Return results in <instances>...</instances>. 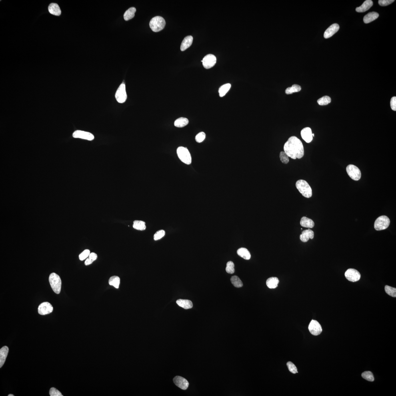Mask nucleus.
<instances>
[{
    "instance_id": "20",
    "label": "nucleus",
    "mask_w": 396,
    "mask_h": 396,
    "mask_svg": "<svg viewBox=\"0 0 396 396\" xmlns=\"http://www.w3.org/2000/svg\"><path fill=\"white\" fill-rule=\"evenodd\" d=\"M9 349L8 347L5 346L2 347L0 350V367H1L4 364L7 359Z\"/></svg>"
},
{
    "instance_id": "14",
    "label": "nucleus",
    "mask_w": 396,
    "mask_h": 396,
    "mask_svg": "<svg viewBox=\"0 0 396 396\" xmlns=\"http://www.w3.org/2000/svg\"><path fill=\"white\" fill-rule=\"evenodd\" d=\"M174 382L177 386L183 390L187 389L189 385V383L187 380L179 376L174 377Z\"/></svg>"
},
{
    "instance_id": "42",
    "label": "nucleus",
    "mask_w": 396,
    "mask_h": 396,
    "mask_svg": "<svg viewBox=\"0 0 396 396\" xmlns=\"http://www.w3.org/2000/svg\"><path fill=\"white\" fill-rule=\"evenodd\" d=\"M90 253V252L89 250H85V251H84L82 253L80 254L79 255V259L81 261H83V260L86 259L87 257H89Z\"/></svg>"
},
{
    "instance_id": "1",
    "label": "nucleus",
    "mask_w": 396,
    "mask_h": 396,
    "mask_svg": "<svg viewBox=\"0 0 396 396\" xmlns=\"http://www.w3.org/2000/svg\"><path fill=\"white\" fill-rule=\"evenodd\" d=\"M284 149L288 156L293 159H301L304 155L303 143L295 136L289 138L284 145Z\"/></svg>"
},
{
    "instance_id": "7",
    "label": "nucleus",
    "mask_w": 396,
    "mask_h": 396,
    "mask_svg": "<svg viewBox=\"0 0 396 396\" xmlns=\"http://www.w3.org/2000/svg\"><path fill=\"white\" fill-rule=\"evenodd\" d=\"M115 98L119 103H125L127 99L125 84L122 83L119 86L115 94Z\"/></svg>"
},
{
    "instance_id": "24",
    "label": "nucleus",
    "mask_w": 396,
    "mask_h": 396,
    "mask_svg": "<svg viewBox=\"0 0 396 396\" xmlns=\"http://www.w3.org/2000/svg\"><path fill=\"white\" fill-rule=\"evenodd\" d=\"M379 14L375 12H372L367 14L363 18V21L366 24L369 23L377 19Z\"/></svg>"
},
{
    "instance_id": "36",
    "label": "nucleus",
    "mask_w": 396,
    "mask_h": 396,
    "mask_svg": "<svg viewBox=\"0 0 396 396\" xmlns=\"http://www.w3.org/2000/svg\"><path fill=\"white\" fill-rule=\"evenodd\" d=\"M386 293L391 297H396V289L395 288L392 287L388 285H386L385 287Z\"/></svg>"
},
{
    "instance_id": "22",
    "label": "nucleus",
    "mask_w": 396,
    "mask_h": 396,
    "mask_svg": "<svg viewBox=\"0 0 396 396\" xmlns=\"http://www.w3.org/2000/svg\"><path fill=\"white\" fill-rule=\"evenodd\" d=\"M300 224L302 227L309 228H312L315 226L313 220L305 217L301 218Z\"/></svg>"
},
{
    "instance_id": "15",
    "label": "nucleus",
    "mask_w": 396,
    "mask_h": 396,
    "mask_svg": "<svg viewBox=\"0 0 396 396\" xmlns=\"http://www.w3.org/2000/svg\"><path fill=\"white\" fill-rule=\"evenodd\" d=\"M311 130L309 127L304 128L301 131L302 138L307 143H309L312 141L313 137Z\"/></svg>"
},
{
    "instance_id": "45",
    "label": "nucleus",
    "mask_w": 396,
    "mask_h": 396,
    "mask_svg": "<svg viewBox=\"0 0 396 396\" xmlns=\"http://www.w3.org/2000/svg\"><path fill=\"white\" fill-rule=\"evenodd\" d=\"M390 105L391 109L394 111H396V97H394L391 98L390 102Z\"/></svg>"
},
{
    "instance_id": "41",
    "label": "nucleus",
    "mask_w": 396,
    "mask_h": 396,
    "mask_svg": "<svg viewBox=\"0 0 396 396\" xmlns=\"http://www.w3.org/2000/svg\"><path fill=\"white\" fill-rule=\"evenodd\" d=\"M165 235V232L164 230H161L157 232L154 235V239L155 241L161 239Z\"/></svg>"
},
{
    "instance_id": "40",
    "label": "nucleus",
    "mask_w": 396,
    "mask_h": 396,
    "mask_svg": "<svg viewBox=\"0 0 396 396\" xmlns=\"http://www.w3.org/2000/svg\"><path fill=\"white\" fill-rule=\"evenodd\" d=\"M287 366L290 372L293 374L298 373L297 368L295 365L291 362H288L287 363Z\"/></svg>"
},
{
    "instance_id": "13",
    "label": "nucleus",
    "mask_w": 396,
    "mask_h": 396,
    "mask_svg": "<svg viewBox=\"0 0 396 396\" xmlns=\"http://www.w3.org/2000/svg\"><path fill=\"white\" fill-rule=\"evenodd\" d=\"M73 137L77 139H80L87 140L89 141H92L95 139V137L92 134L81 130H77L73 134Z\"/></svg>"
},
{
    "instance_id": "46",
    "label": "nucleus",
    "mask_w": 396,
    "mask_h": 396,
    "mask_svg": "<svg viewBox=\"0 0 396 396\" xmlns=\"http://www.w3.org/2000/svg\"><path fill=\"white\" fill-rule=\"evenodd\" d=\"M89 257L90 259L91 260H92L93 261H94L97 259V254L92 253H90Z\"/></svg>"
},
{
    "instance_id": "9",
    "label": "nucleus",
    "mask_w": 396,
    "mask_h": 396,
    "mask_svg": "<svg viewBox=\"0 0 396 396\" xmlns=\"http://www.w3.org/2000/svg\"><path fill=\"white\" fill-rule=\"evenodd\" d=\"M346 279L351 282H355L359 281L361 278V274L357 270L353 269H348L345 273Z\"/></svg>"
},
{
    "instance_id": "34",
    "label": "nucleus",
    "mask_w": 396,
    "mask_h": 396,
    "mask_svg": "<svg viewBox=\"0 0 396 396\" xmlns=\"http://www.w3.org/2000/svg\"><path fill=\"white\" fill-rule=\"evenodd\" d=\"M331 98L328 96H325L318 100L317 103L320 105H325L331 103Z\"/></svg>"
},
{
    "instance_id": "48",
    "label": "nucleus",
    "mask_w": 396,
    "mask_h": 396,
    "mask_svg": "<svg viewBox=\"0 0 396 396\" xmlns=\"http://www.w3.org/2000/svg\"><path fill=\"white\" fill-rule=\"evenodd\" d=\"M8 396H14V395L13 394H9L8 395Z\"/></svg>"
},
{
    "instance_id": "44",
    "label": "nucleus",
    "mask_w": 396,
    "mask_h": 396,
    "mask_svg": "<svg viewBox=\"0 0 396 396\" xmlns=\"http://www.w3.org/2000/svg\"><path fill=\"white\" fill-rule=\"evenodd\" d=\"M394 2V0H379L378 2L380 6L385 7L391 4Z\"/></svg>"
},
{
    "instance_id": "32",
    "label": "nucleus",
    "mask_w": 396,
    "mask_h": 396,
    "mask_svg": "<svg viewBox=\"0 0 396 396\" xmlns=\"http://www.w3.org/2000/svg\"><path fill=\"white\" fill-rule=\"evenodd\" d=\"M301 86L297 85H293L291 87H288L285 90V93L287 95H291L294 93L298 92L301 90Z\"/></svg>"
},
{
    "instance_id": "33",
    "label": "nucleus",
    "mask_w": 396,
    "mask_h": 396,
    "mask_svg": "<svg viewBox=\"0 0 396 396\" xmlns=\"http://www.w3.org/2000/svg\"><path fill=\"white\" fill-rule=\"evenodd\" d=\"M231 283L235 287L240 288L243 287V283L237 276H233L231 277Z\"/></svg>"
},
{
    "instance_id": "38",
    "label": "nucleus",
    "mask_w": 396,
    "mask_h": 396,
    "mask_svg": "<svg viewBox=\"0 0 396 396\" xmlns=\"http://www.w3.org/2000/svg\"><path fill=\"white\" fill-rule=\"evenodd\" d=\"M280 159L282 162L285 164L288 163L289 162V157L284 152H281L279 155Z\"/></svg>"
},
{
    "instance_id": "19",
    "label": "nucleus",
    "mask_w": 396,
    "mask_h": 396,
    "mask_svg": "<svg viewBox=\"0 0 396 396\" xmlns=\"http://www.w3.org/2000/svg\"><path fill=\"white\" fill-rule=\"evenodd\" d=\"M193 41V37L192 36H188L186 37L182 42L181 46V51H184L188 48L192 44Z\"/></svg>"
},
{
    "instance_id": "30",
    "label": "nucleus",
    "mask_w": 396,
    "mask_h": 396,
    "mask_svg": "<svg viewBox=\"0 0 396 396\" xmlns=\"http://www.w3.org/2000/svg\"><path fill=\"white\" fill-rule=\"evenodd\" d=\"M109 284L110 285L113 286L116 288H119L120 284V279L117 276H113L110 278Z\"/></svg>"
},
{
    "instance_id": "35",
    "label": "nucleus",
    "mask_w": 396,
    "mask_h": 396,
    "mask_svg": "<svg viewBox=\"0 0 396 396\" xmlns=\"http://www.w3.org/2000/svg\"><path fill=\"white\" fill-rule=\"evenodd\" d=\"M362 376L363 379L369 381H373L375 379L372 373L370 371L364 372L362 374Z\"/></svg>"
},
{
    "instance_id": "25",
    "label": "nucleus",
    "mask_w": 396,
    "mask_h": 396,
    "mask_svg": "<svg viewBox=\"0 0 396 396\" xmlns=\"http://www.w3.org/2000/svg\"><path fill=\"white\" fill-rule=\"evenodd\" d=\"M237 253L240 257L245 260H248L251 258V254L249 250L245 248H241L238 249Z\"/></svg>"
},
{
    "instance_id": "16",
    "label": "nucleus",
    "mask_w": 396,
    "mask_h": 396,
    "mask_svg": "<svg viewBox=\"0 0 396 396\" xmlns=\"http://www.w3.org/2000/svg\"><path fill=\"white\" fill-rule=\"evenodd\" d=\"M339 25L337 24H334L328 28L324 33V37L325 39L331 37L339 31Z\"/></svg>"
},
{
    "instance_id": "47",
    "label": "nucleus",
    "mask_w": 396,
    "mask_h": 396,
    "mask_svg": "<svg viewBox=\"0 0 396 396\" xmlns=\"http://www.w3.org/2000/svg\"><path fill=\"white\" fill-rule=\"evenodd\" d=\"M93 262L94 261H93L92 260H91L90 259L89 257L88 258L86 259V261L85 262V265L86 266H87V265H90V264L93 263Z\"/></svg>"
},
{
    "instance_id": "12",
    "label": "nucleus",
    "mask_w": 396,
    "mask_h": 396,
    "mask_svg": "<svg viewBox=\"0 0 396 396\" xmlns=\"http://www.w3.org/2000/svg\"><path fill=\"white\" fill-rule=\"evenodd\" d=\"M53 308L51 304L48 302L42 303L38 308V312L40 315H48L52 312Z\"/></svg>"
},
{
    "instance_id": "4",
    "label": "nucleus",
    "mask_w": 396,
    "mask_h": 396,
    "mask_svg": "<svg viewBox=\"0 0 396 396\" xmlns=\"http://www.w3.org/2000/svg\"><path fill=\"white\" fill-rule=\"evenodd\" d=\"M165 25V21L164 18L161 16L153 17L150 21V27L155 32H158L163 30Z\"/></svg>"
},
{
    "instance_id": "23",
    "label": "nucleus",
    "mask_w": 396,
    "mask_h": 396,
    "mask_svg": "<svg viewBox=\"0 0 396 396\" xmlns=\"http://www.w3.org/2000/svg\"><path fill=\"white\" fill-rule=\"evenodd\" d=\"M177 303L179 306L185 309H191L193 306L192 302L188 300L179 299L177 301Z\"/></svg>"
},
{
    "instance_id": "2",
    "label": "nucleus",
    "mask_w": 396,
    "mask_h": 396,
    "mask_svg": "<svg viewBox=\"0 0 396 396\" xmlns=\"http://www.w3.org/2000/svg\"><path fill=\"white\" fill-rule=\"evenodd\" d=\"M296 186L304 197L309 198L312 196L311 187L306 181L303 180H299L296 183Z\"/></svg>"
},
{
    "instance_id": "37",
    "label": "nucleus",
    "mask_w": 396,
    "mask_h": 396,
    "mask_svg": "<svg viewBox=\"0 0 396 396\" xmlns=\"http://www.w3.org/2000/svg\"><path fill=\"white\" fill-rule=\"evenodd\" d=\"M226 271L227 273L229 274H232L235 272V265H234L233 262L232 261L228 262L227 263Z\"/></svg>"
},
{
    "instance_id": "8",
    "label": "nucleus",
    "mask_w": 396,
    "mask_h": 396,
    "mask_svg": "<svg viewBox=\"0 0 396 396\" xmlns=\"http://www.w3.org/2000/svg\"><path fill=\"white\" fill-rule=\"evenodd\" d=\"M348 174L352 179L355 181H359L360 179L361 176V172L356 166L350 165L346 168Z\"/></svg>"
},
{
    "instance_id": "17",
    "label": "nucleus",
    "mask_w": 396,
    "mask_h": 396,
    "mask_svg": "<svg viewBox=\"0 0 396 396\" xmlns=\"http://www.w3.org/2000/svg\"><path fill=\"white\" fill-rule=\"evenodd\" d=\"M314 237V233L313 231L309 229L305 230L302 232L300 235V239L301 241L305 243L309 241L310 239H313Z\"/></svg>"
},
{
    "instance_id": "39",
    "label": "nucleus",
    "mask_w": 396,
    "mask_h": 396,
    "mask_svg": "<svg viewBox=\"0 0 396 396\" xmlns=\"http://www.w3.org/2000/svg\"><path fill=\"white\" fill-rule=\"evenodd\" d=\"M205 134L203 132H201L196 136L195 140L197 143H201L205 140Z\"/></svg>"
},
{
    "instance_id": "29",
    "label": "nucleus",
    "mask_w": 396,
    "mask_h": 396,
    "mask_svg": "<svg viewBox=\"0 0 396 396\" xmlns=\"http://www.w3.org/2000/svg\"><path fill=\"white\" fill-rule=\"evenodd\" d=\"M231 84L227 83L222 86L219 88V96L222 97L224 96L231 89Z\"/></svg>"
},
{
    "instance_id": "43",
    "label": "nucleus",
    "mask_w": 396,
    "mask_h": 396,
    "mask_svg": "<svg viewBox=\"0 0 396 396\" xmlns=\"http://www.w3.org/2000/svg\"><path fill=\"white\" fill-rule=\"evenodd\" d=\"M49 394L51 396H63L61 392L55 388H51L50 390Z\"/></svg>"
},
{
    "instance_id": "10",
    "label": "nucleus",
    "mask_w": 396,
    "mask_h": 396,
    "mask_svg": "<svg viewBox=\"0 0 396 396\" xmlns=\"http://www.w3.org/2000/svg\"><path fill=\"white\" fill-rule=\"evenodd\" d=\"M201 61L203 63L204 68L206 69H209L215 65L217 62V59L214 55L209 54L206 55Z\"/></svg>"
},
{
    "instance_id": "21",
    "label": "nucleus",
    "mask_w": 396,
    "mask_h": 396,
    "mask_svg": "<svg viewBox=\"0 0 396 396\" xmlns=\"http://www.w3.org/2000/svg\"><path fill=\"white\" fill-rule=\"evenodd\" d=\"M48 10L49 13L52 15L56 16L61 15V10L59 5L56 3H51L49 6Z\"/></svg>"
},
{
    "instance_id": "5",
    "label": "nucleus",
    "mask_w": 396,
    "mask_h": 396,
    "mask_svg": "<svg viewBox=\"0 0 396 396\" xmlns=\"http://www.w3.org/2000/svg\"><path fill=\"white\" fill-rule=\"evenodd\" d=\"M177 152L178 157L183 162L187 165L191 164V156L187 148L180 147L178 148Z\"/></svg>"
},
{
    "instance_id": "49",
    "label": "nucleus",
    "mask_w": 396,
    "mask_h": 396,
    "mask_svg": "<svg viewBox=\"0 0 396 396\" xmlns=\"http://www.w3.org/2000/svg\"><path fill=\"white\" fill-rule=\"evenodd\" d=\"M312 135H313V137H314V136H315V134H312Z\"/></svg>"
},
{
    "instance_id": "26",
    "label": "nucleus",
    "mask_w": 396,
    "mask_h": 396,
    "mask_svg": "<svg viewBox=\"0 0 396 396\" xmlns=\"http://www.w3.org/2000/svg\"><path fill=\"white\" fill-rule=\"evenodd\" d=\"M279 283V280L277 278L272 277L267 279L266 285L269 288L275 289L278 287Z\"/></svg>"
},
{
    "instance_id": "6",
    "label": "nucleus",
    "mask_w": 396,
    "mask_h": 396,
    "mask_svg": "<svg viewBox=\"0 0 396 396\" xmlns=\"http://www.w3.org/2000/svg\"><path fill=\"white\" fill-rule=\"evenodd\" d=\"M390 223L389 218L385 215L381 216L376 219L374 227L377 231H382L387 228Z\"/></svg>"
},
{
    "instance_id": "3",
    "label": "nucleus",
    "mask_w": 396,
    "mask_h": 396,
    "mask_svg": "<svg viewBox=\"0 0 396 396\" xmlns=\"http://www.w3.org/2000/svg\"><path fill=\"white\" fill-rule=\"evenodd\" d=\"M49 281L52 289L57 294L60 293L61 288V280L59 276L55 273L50 275Z\"/></svg>"
},
{
    "instance_id": "11",
    "label": "nucleus",
    "mask_w": 396,
    "mask_h": 396,
    "mask_svg": "<svg viewBox=\"0 0 396 396\" xmlns=\"http://www.w3.org/2000/svg\"><path fill=\"white\" fill-rule=\"evenodd\" d=\"M309 331L314 336L319 335L321 333L323 329L320 324L317 321L312 320L309 326Z\"/></svg>"
},
{
    "instance_id": "27",
    "label": "nucleus",
    "mask_w": 396,
    "mask_h": 396,
    "mask_svg": "<svg viewBox=\"0 0 396 396\" xmlns=\"http://www.w3.org/2000/svg\"><path fill=\"white\" fill-rule=\"evenodd\" d=\"M189 122L188 119L185 117H182L176 120L174 125L176 127L182 128L187 125Z\"/></svg>"
},
{
    "instance_id": "28",
    "label": "nucleus",
    "mask_w": 396,
    "mask_h": 396,
    "mask_svg": "<svg viewBox=\"0 0 396 396\" xmlns=\"http://www.w3.org/2000/svg\"><path fill=\"white\" fill-rule=\"evenodd\" d=\"M136 9L134 7L130 8L125 12L124 15V19L125 21L129 20L135 16V13Z\"/></svg>"
},
{
    "instance_id": "31",
    "label": "nucleus",
    "mask_w": 396,
    "mask_h": 396,
    "mask_svg": "<svg viewBox=\"0 0 396 396\" xmlns=\"http://www.w3.org/2000/svg\"><path fill=\"white\" fill-rule=\"evenodd\" d=\"M133 227L134 229L139 231H144L146 228L145 223L143 221H135L134 222Z\"/></svg>"
},
{
    "instance_id": "18",
    "label": "nucleus",
    "mask_w": 396,
    "mask_h": 396,
    "mask_svg": "<svg viewBox=\"0 0 396 396\" xmlns=\"http://www.w3.org/2000/svg\"><path fill=\"white\" fill-rule=\"evenodd\" d=\"M373 2L371 0H367L364 2L360 7H357L356 9V11L357 12L363 13L368 11L372 7Z\"/></svg>"
}]
</instances>
